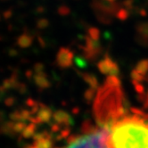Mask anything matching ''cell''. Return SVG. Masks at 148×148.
Wrapping results in <instances>:
<instances>
[{
  "label": "cell",
  "instance_id": "6da1fadb",
  "mask_svg": "<svg viewBox=\"0 0 148 148\" xmlns=\"http://www.w3.org/2000/svg\"><path fill=\"white\" fill-rule=\"evenodd\" d=\"M109 148H148V121L125 116L112 124L108 131Z\"/></svg>",
  "mask_w": 148,
  "mask_h": 148
},
{
  "label": "cell",
  "instance_id": "ba28073f",
  "mask_svg": "<svg viewBox=\"0 0 148 148\" xmlns=\"http://www.w3.org/2000/svg\"><path fill=\"white\" fill-rule=\"evenodd\" d=\"M59 13L62 15H67L70 13V10L67 6H62L59 8Z\"/></svg>",
  "mask_w": 148,
  "mask_h": 148
},
{
  "label": "cell",
  "instance_id": "7a4b0ae2",
  "mask_svg": "<svg viewBox=\"0 0 148 148\" xmlns=\"http://www.w3.org/2000/svg\"><path fill=\"white\" fill-rule=\"evenodd\" d=\"M64 148H109L108 131L105 130H92L77 136Z\"/></svg>",
  "mask_w": 148,
  "mask_h": 148
},
{
  "label": "cell",
  "instance_id": "277c9868",
  "mask_svg": "<svg viewBox=\"0 0 148 148\" xmlns=\"http://www.w3.org/2000/svg\"><path fill=\"white\" fill-rule=\"evenodd\" d=\"M95 13H96V15H97V18L98 19L99 22L101 23H106V24H109L111 23L112 22V14H109L107 13H105L102 10L97 8V7H93Z\"/></svg>",
  "mask_w": 148,
  "mask_h": 148
},
{
  "label": "cell",
  "instance_id": "9c48e42d",
  "mask_svg": "<svg viewBox=\"0 0 148 148\" xmlns=\"http://www.w3.org/2000/svg\"><path fill=\"white\" fill-rule=\"evenodd\" d=\"M139 14H140L141 16H146L147 13H146V11H145V9H141L140 11H139Z\"/></svg>",
  "mask_w": 148,
  "mask_h": 148
},
{
  "label": "cell",
  "instance_id": "52a82bcc",
  "mask_svg": "<svg viewBox=\"0 0 148 148\" xmlns=\"http://www.w3.org/2000/svg\"><path fill=\"white\" fill-rule=\"evenodd\" d=\"M89 34L93 38H98V37H99V30L97 28H91V29H89Z\"/></svg>",
  "mask_w": 148,
  "mask_h": 148
},
{
  "label": "cell",
  "instance_id": "5b68a950",
  "mask_svg": "<svg viewBox=\"0 0 148 148\" xmlns=\"http://www.w3.org/2000/svg\"><path fill=\"white\" fill-rule=\"evenodd\" d=\"M115 16L118 19H120L121 21H125L129 18L130 16V12L127 9H125L124 7H121L119 11L117 12V14H115Z\"/></svg>",
  "mask_w": 148,
  "mask_h": 148
},
{
  "label": "cell",
  "instance_id": "8992f818",
  "mask_svg": "<svg viewBox=\"0 0 148 148\" xmlns=\"http://www.w3.org/2000/svg\"><path fill=\"white\" fill-rule=\"evenodd\" d=\"M121 5L124 6L125 9H127L130 13V12H132V10L134 9V6H133L134 0H124Z\"/></svg>",
  "mask_w": 148,
  "mask_h": 148
},
{
  "label": "cell",
  "instance_id": "3957f363",
  "mask_svg": "<svg viewBox=\"0 0 148 148\" xmlns=\"http://www.w3.org/2000/svg\"><path fill=\"white\" fill-rule=\"evenodd\" d=\"M93 7H97L102 11L115 16L117 12L121 8V5L116 2H111L108 0H94Z\"/></svg>",
  "mask_w": 148,
  "mask_h": 148
}]
</instances>
